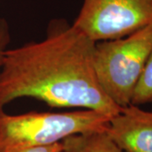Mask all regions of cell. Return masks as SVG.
Segmentation results:
<instances>
[{
  "label": "cell",
  "instance_id": "3",
  "mask_svg": "<svg viewBox=\"0 0 152 152\" xmlns=\"http://www.w3.org/2000/svg\"><path fill=\"white\" fill-rule=\"evenodd\" d=\"M151 51L152 23L124 37L95 44L93 66L98 83L121 107L131 104Z\"/></svg>",
  "mask_w": 152,
  "mask_h": 152
},
{
  "label": "cell",
  "instance_id": "2",
  "mask_svg": "<svg viewBox=\"0 0 152 152\" xmlns=\"http://www.w3.org/2000/svg\"><path fill=\"white\" fill-rule=\"evenodd\" d=\"M111 118L83 109L67 113L30 112L10 115L0 111V152H18L61 142L67 137L107 130Z\"/></svg>",
  "mask_w": 152,
  "mask_h": 152
},
{
  "label": "cell",
  "instance_id": "1",
  "mask_svg": "<svg viewBox=\"0 0 152 152\" xmlns=\"http://www.w3.org/2000/svg\"><path fill=\"white\" fill-rule=\"evenodd\" d=\"M96 42L64 19L48 23L46 37L4 52L0 111L23 97L53 107L93 110L113 118L123 107L106 95L93 66Z\"/></svg>",
  "mask_w": 152,
  "mask_h": 152
},
{
  "label": "cell",
  "instance_id": "9",
  "mask_svg": "<svg viewBox=\"0 0 152 152\" xmlns=\"http://www.w3.org/2000/svg\"><path fill=\"white\" fill-rule=\"evenodd\" d=\"M18 152H64V147L62 142H58L53 145H45V146L34 147L27 150H24Z\"/></svg>",
  "mask_w": 152,
  "mask_h": 152
},
{
  "label": "cell",
  "instance_id": "7",
  "mask_svg": "<svg viewBox=\"0 0 152 152\" xmlns=\"http://www.w3.org/2000/svg\"><path fill=\"white\" fill-rule=\"evenodd\" d=\"M150 102H152V51L149 55L131 100V104L135 106Z\"/></svg>",
  "mask_w": 152,
  "mask_h": 152
},
{
  "label": "cell",
  "instance_id": "6",
  "mask_svg": "<svg viewBox=\"0 0 152 152\" xmlns=\"http://www.w3.org/2000/svg\"><path fill=\"white\" fill-rule=\"evenodd\" d=\"M61 142L64 152H123L106 130L69 136Z\"/></svg>",
  "mask_w": 152,
  "mask_h": 152
},
{
  "label": "cell",
  "instance_id": "8",
  "mask_svg": "<svg viewBox=\"0 0 152 152\" xmlns=\"http://www.w3.org/2000/svg\"><path fill=\"white\" fill-rule=\"evenodd\" d=\"M10 42V26L5 19L0 18V67L2 64L4 52L8 49Z\"/></svg>",
  "mask_w": 152,
  "mask_h": 152
},
{
  "label": "cell",
  "instance_id": "4",
  "mask_svg": "<svg viewBox=\"0 0 152 152\" xmlns=\"http://www.w3.org/2000/svg\"><path fill=\"white\" fill-rule=\"evenodd\" d=\"M152 23V0H84L73 26L95 42L122 38Z\"/></svg>",
  "mask_w": 152,
  "mask_h": 152
},
{
  "label": "cell",
  "instance_id": "5",
  "mask_svg": "<svg viewBox=\"0 0 152 152\" xmlns=\"http://www.w3.org/2000/svg\"><path fill=\"white\" fill-rule=\"evenodd\" d=\"M106 131L123 152H152V112L129 104L110 119Z\"/></svg>",
  "mask_w": 152,
  "mask_h": 152
}]
</instances>
